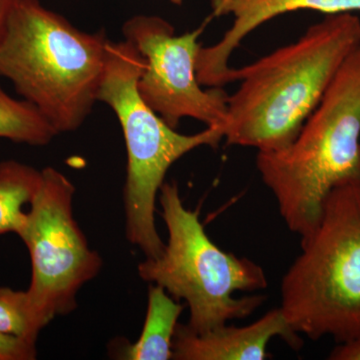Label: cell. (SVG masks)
<instances>
[{"label":"cell","mask_w":360,"mask_h":360,"mask_svg":"<svg viewBox=\"0 0 360 360\" xmlns=\"http://www.w3.org/2000/svg\"><path fill=\"white\" fill-rule=\"evenodd\" d=\"M360 46V20L331 14L295 44L276 49L229 80L240 86L227 99L224 139L231 146L272 153L295 141L340 66Z\"/></svg>","instance_id":"1"},{"label":"cell","mask_w":360,"mask_h":360,"mask_svg":"<svg viewBox=\"0 0 360 360\" xmlns=\"http://www.w3.org/2000/svg\"><path fill=\"white\" fill-rule=\"evenodd\" d=\"M110 40L84 32L40 0H18L0 44V75L59 134L84 124L98 101Z\"/></svg>","instance_id":"2"},{"label":"cell","mask_w":360,"mask_h":360,"mask_svg":"<svg viewBox=\"0 0 360 360\" xmlns=\"http://www.w3.org/2000/svg\"><path fill=\"white\" fill-rule=\"evenodd\" d=\"M257 167L290 231L309 236L333 188L360 182V46L340 66L288 148L258 153Z\"/></svg>","instance_id":"3"},{"label":"cell","mask_w":360,"mask_h":360,"mask_svg":"<svg viewBox=\"0 0 360 360\" xmlns=\"http://www.w3.org/2000/svg\"><path fill=\"white\" fill-rule=\"evenodd\" d=\"M281 307L296 333L338 343L360 335V182L336 186L321 221L302 240L281 285Z\"/></svg>","instance_id":"4"},{"label":"cell","mask_w":360,"mask_h":360,"mask_svg":"<svg viewBox=\"0 0 360 360\" xmlns=\"http://www.w3.org/2000/svg\"><path fill=\"white\" fill-rule=\"evenodd\" d=\"M144 59L129 40L110 41L98 101L108 104L122 125L127 151L124 186L125 234L146 258L165 250L155 225V202L168 169L189 151L217 148L224 130L208 127L179 134L146 103L139 91Z\"/></svg>","instance_id":"5"},{"label":"cell","mask_w":360,"mask_h":360,"mask_svg":"<svg viewBox=\"0 0 360 360\" xmlns=\"http://www.w3.org/2000/svg\"><path fill=\"white\" fill-rule=\"evenodd\" d=\"M160 201L168 240L160 255L139 264L141 278L186 302V326L194 333H207L252 314L265 296L233 295L265 290L269 283L264 269L248 258L220 250L206 234L200 213L184 206L176 182L163 184Z\"/></svg>","instance_id":"6"},{"label":"cell","mask_w":360,"mask_h":360,"mask_svg":"<svg viewBox=\"0 0 360 360\" xmlns=\"http://www.w3.org/2000/svg\"><path fill=\"white\" fill-rule=\"evenodd\" d=\"M75 193V186L63 172L45 167L18 233L32 262V281L26 292L46 324L75 309L78 291L103 266V259L90 250L73 217Z\"/></svg>","instance_id":"7"},{"label":"cell","mask_w":360,"mask_h":360,"mask_svg":"<svg viewBox=\"0 0 360 360\" xmlns=\"http://www.w3.org/2000/svg\"><path fill=\"white\" fill-rule=\"evenodd\" d=\"M205 25L181 35L160 16L135 15L122 27L124 39L144 59L139 79L142 99L172 129L191 117L224 130L229 94L221 87L203 90L196 75L198 39Z\"/></svg>","instance_id":"8"},{"label":"cell","mask_w":360,"mask_h":360,"mask_svg":"<svg viewBox=\"0 0 360 360\" xmlns=\"http://www.w3.org/2000/svg\"><path fill=\"white\" fill-rule=\"evenodd\" d=\"M214 16L232 14L233 25L217 44L201 46L196 58V75L202 86L229 84L232 52L253 30L276 16L291 11H315L331 14L360 11V0H212Z\"/></svg>","instance_id":"9"},{"label":"cell","mask_w":360,"mask_h":360,"mask_svg":"<svg viewBox=\"0 0 360 360\" xmlns=\"http://www.w3.org/2000/svg\"><path fill=\"white\" fill-rule=\"evenodd\" d=\"M276 336L293 349L303 345L300 333L288 323L281 309L269 310L250 326L238 328L224 324L205 333H194L179 322L172 359L264 360L269 356L267 345Z\"/></svg>","instance_id":"10"},{"label":"cell","mask_w":360,"mask_h":360,"mask_svg":"<svg viewBox=\"0 0 360 360\" xmlns=\"http://www.w3.org/2000/svg\"><path fill=\"white\" fill-rule=\"evenodd\" d=\"M184 307L158 284L148 286V311L139 340L124 348L122 359L169 360L174 356V338Z\"/></svg>","instance_id":"11"},{"label":"cell","mask_w":360,"mask_h":360,"mask_svg":"<svg viewBox=\"0 0 360 360\" xmlns=\"http://www.w3.org/2000/svg\"><path fill=\"white\" fill-rule=\"evenodd\" d=\"M41 182V170L16 160L0 162V234L18 233L25 224L23 207L32 202Z\"/></svg>","instance_id":"12"},{"label":"cell","mask_w":360,"mask_h":360,"mask_svg":"<svg viewBox=\"0 0 360 360\" xmlns=\"http://www.w3.org/2000/svg\"><path fill=\"white\" fill-rule=\"evenodd\" d=\"M58 135L49 120L25 99H15L0 85V139L32 146H47Z\"/></svg>","instance_id":"13"},{"label":"cell","mask_w":360,"mask_h":360,"mask_svg":"<svg viewBox=\"0 0 360 360\" xmlns=\"http://www.w3.org/2000/svg\"><path fill=\"white\" fill-rule=\"evenodd\" d=\"M46 326L33 309L26 291L0 288V333L37 343Z\"/></svg>","instance_id":"14"},{"label":"cell","mask_w":360,"mask_h":360,"mask_svg":"<svg viewBox=\"0 0 360 360\" xmlns=\"http://www.w3.org/2000/svg\"><path fill=\"white\" fill-rule=\"evenodd\" d=\"M37 355L35 342L0 333V360H33Z\"/></svg>","instance_id":"15"},{"label":"cell","mask_w":360,"mask_h":360,"mask_svg":"<svg viewBox=\"0 0 360 360\" xmlns=\"http://www.w3.org/2000/svg\"><path fill=\"white\" fill-rule=\"evenodd\" d=\"M331 360H360V335L347 342L338 343L328 356Z\"/></svg>","instance_id":"16"},{"label":"cell","mask_w":360,"mask_h":360,"mask_svg":"<svg viewBox=\"0 0 360 360\" xmlns=\"http://www.w3.org/2000/svg\"><path fill=\"white\" fill-rule=\"evenodd\" d=\"M18 0H0V44L6 34L9 18Z\"/></svg>","instance_id":"17"},{"label":"cell","mask_w":360,"mask_h":360,"mask_svg":"<svg viewBox=\"0 0 360 360\" xmlns=\"http://www.w3.org/2000/svg\"><path fill=\"white\" fill-rule=\"evenodd\" d=\"M170 1H172V4H177V6H179V4H182V1H184V0H170Z\"/></svg>","instance_id":"18"}]
</instances>
